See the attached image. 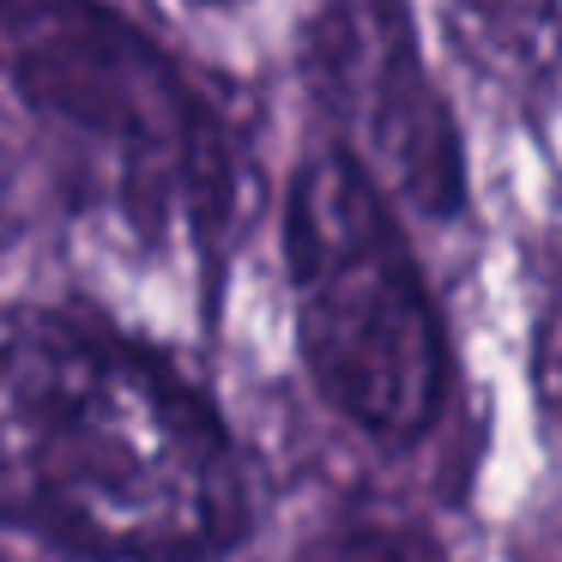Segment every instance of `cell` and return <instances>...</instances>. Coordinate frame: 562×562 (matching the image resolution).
Instances as JSON below:
<instances>
[{
  "label": "cell",
  "mask_w": 562,
  "mask_h": 562,
  "mask_svg": "<svg viewBox=\"0 0 562 562\" xmlns=\"http://www.w3.org/2000/svg\"><path fill=\"white\" fill-rule=\"evenodd\" d=\"M315 86L369 182H387L429 218L465 194L460 134L441 103L400 0H327L315 25Z\"/></svg>",
  "instance_id": "cell-4"
},
{
  "label": "cell",
  "mask_w": 562,
  "mask_h": 562,
  "mask_svg": "<svg viewBox=\"0 0 562 562\" xmlns=\"http://www.w3.org/2000/svg\"><path fill=\"white\" fill-rule=\"evenodd\" d=\"M472 43L508 74H544L557 43V0H453Z\"/></svg>",
  "instance_id": "cell-5"
},
{
  "label": "cell",
  "mask_w": 562,
  "mask_h": 562,
  "mask_svg": "<svg viewBox=\"0 0 562 562\" xmlns=\"http://www.w3.org/2000/svg\"><path fill=\"white\" fill-rule=\"evenodd\" d=\"M303 562H448L424 520L393 508H357L308 544Z\"/></svg>",
  "instance_id": "cell-6"
},
{
  "label": "cell",
  "mask_w": 562,
  "mask_h": 562,
  "mask_svg": "<svg viewBox=\"0 0 562 562\" xmlns=\"http://www.w3.org/2000/svg\"><path fill=\"white\" fill-rule=\"evenodd\" d=\"M206 7H236V0H206Z\"/></svg>",
  "instance_id": "cell-8"
},
{
  "label": "cell",
  "mask_w": 562,
  "mask_h": 562,
  "mask_svg": "<svg viewBox=\"0 0 562 562\" xmlns=\"http://www.w3.org/2000/svg\"><path fill=\"white\" fill-rule=\"evenodd\" d=\"M284 260L303 363L327 405L387 448L417 441L448 393V339L387 194L345 151L296 170Z\"/></svg>",
  "instance_id": "cell-3"
},
{
  "label": "cell",
  "mask_w": 562,
  "mask_h": 562,
  "mask_svg": "<svg viewBox=\"0 0 562 562\" xmlns=\"http://www.w3.org/2000/svg\"><path fill=\"white\" fill-rule=\"evenodd\" d=\"M7 224H13V188H7V170H0V236H7Z\"/></svg>",
  "instance_id": "cell-7"
},
{
  "label": "cell",
  "mask_w": 562,
  "mask_h": 562,
  "mask_svg": "<svg viewBox=\"0 0 562 562\" xmlns=\"http://www.w3.org/2000/svg\"><path fill=\"white\" fill-rule=\"evenodd\" d=\"M0 526L86 562H212L248 532L243 460L122 333L0 308Z\"/></svg>",
  "instance_id": "cell-1"
},
{
  "label": "cell",
  "mask_w": 562,
  "mask_h": 562,
  "mask_svg": "<svg viewBox=\"0 0 562 562\" xmlns=\"http://www.w3.org/2000/svg\"><path fill=\"white\" fill-rule=\"evenodd\" d=\"M0 79L91 200L139 236L212 243L231 218L224 127L103 0H0Z\"/></svg>",
  "instance_id": "cell-2"
}]
</instances>
